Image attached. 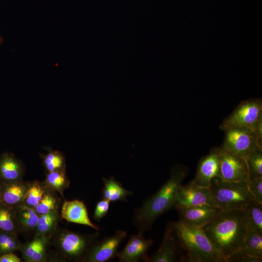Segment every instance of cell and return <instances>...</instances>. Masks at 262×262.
<instances>
[{"mask_svg":"<svg viewBox=\"0 0 262 262\" xmlns=\"http://www.w3.org/2000/svg\"><path fill=\"white\" fill-rule=\"evenodd\" d=\"M43 166L47 172L66 169L64 155L58 150H49L45 154H41Z\"/></svg>","mask_w":262,"mask_h":262,"instance_id":"484cf974","label":"cell"},{"mask_svg":"<svg viewBox=\"0 0 262 262\" xmlns=\"http://www.w3.org/2000/svg\"><path fill=\"white\" fill-rule=\"evenodd\" d=\"M46 190L42 182L37 180L29 181L22 203L34 209L43 198Z\"/></svg>","mask_w":262,"mask_h":262,"instance_id":"cb8c5ba5","label":"cell"},{"mask_svg":"<svg viewBox=\"0 0 262 262\" xmlns=\"http://www.w3.org/2000/svg\"><path fill=\"white\" fill-rule=\"evenodd\" d=\"M247 185L254 199L262 203V177L249 180Z\"/></svg>","mask_w":262,"mask_h":262,"instance_id":"4dcf8cb0","label":"cell"},{"mask_svg":"<svg viewBox=\"0 0 262 262\" xmlns=\"http://www.w3.org/2000/svg\"><path fill=\"white\" fill-rule=\"evenodd\" d=\"M203 205L215 206L211 187L200 186L193 180L180 186L174 205L177 210Z\"/></svg>","mask_w":262,"mask_h":262,"instance_id":"9c48e42d","label":"cell"},{"mask_svg":"<svg viewBox=\"0 0 262 262\" xmlns=\"http://www.w3.org/2000/svg\"><path fill=\"white\" fill-rule=\"evenodd\" d=\"M22 244L17 234L0 231V256L19 250Z\"/></svg>","mask_w":262,"mask_h":262,"instance_id":"83f0119b","label":"cell"},{"mask_svg":"<svg viewBox=\"0 0 262 262\" xmlns=\"http://www.w3.org/2000/svg\"><path fill=\"white\" fill-rule=\"evenodd\" d=\"M42 182L47 189L57 193L66 200L64 192L69 187L70 183L66 169L47 172Z\"/></svg>","mask_w":262,"mask_h":262,"instance_id":"ffe728a7","label":"cell"},{"mask_svg":"<svg viewBox=\"0 0 262 262\" xmlns=\"http://www.w3.org/2000/svg\"><path fill=\"white\" fill-rule=\"evenodd\" d=\"M15 213L19 232H34L39 215L34 209L21 203L15 207Z\"/></svg>","mask_w":262,"mask_h":262,"instance_id":"ac0fdd59","label":"cell"},{"mask_svg":"<svg viewBox=\"0 0 262 262\" xmlns=\"http://www.w3.org/2000/svg\"><path fill=\"white\" fill-rule=\"evenodd\" d=\"M99 236L98 232L85 234L66 229H57L50 241L63 259L83 262Z\"/></svg>","mask_w":262,"mask_h":262,"instance_id":"277c9868","label":"cell"},{"mask_svg":"<svg viewBox=\"0 0 262 262\" xmlns=\"http://www.w3.org/2000/svg\"><path fill=\"white\" fill-rule=\"evenodd\" d=\"M153 243V240L145 238L143 233L138 232V233L130 237L123 249L118 252L116 257L119 262L145 261Z\"/></svg>","mask_w":262,"mask_h":262,"instance_id":"4fadbf2b","label":"cell"},{"mask_svg":"<svg viewBox=\"0 0 262 262\" xmlns=\"http://www.w3.org/2000/svg\"><path fill=\"white\" fill-rule=\"evenodd\" d=\"M178 210L180 222L201 228L213 220L222 211L217 206L209 205L181 208Z\"/></svg>","mask_w":262,"mask_h":262,"instance_id":"7c38bea8","label":"cell"},{"mask_svg":"<svg viewBox=\"0 0 262 262\" xmlns=\"http://www.w3.org/2000/svg\"><path fill=\"white\" fill-rule=\"evenodd\" d=\"M1 204L0 198V205Z\"/></svg>","mask_w":262,"mask_h":262,"instance_id":"e575fe53","label":"cell"},{"mask_svg":"<svg viewBox=\"0 0 262 262\" xmlns=\"http://www.w3.org/2000/svg\"><path fill=\"white\" fill-rule=\"evenodd\" d=\"M60 217L69 222L90 227L98 230L100 228L93 223L89 218L84 203L80 200H64L61 210Z\"/></svg>","mask_w":262,"mask_h":262,"instance_id":"9a60e30c","label":"cell"},{"mask_svg":"<svg viewBox=\"0 0 262 262\" xmlns=\"http://www.w3.org/2000/svg\"><path fill=\"white\" fill-rule=\"evenodd\" d=\"M186 176L182 166L173 167L165 184L135 210L133 223L138 232L144 233L150 230L159 216L174 206L178 191Z\"/></svg>","mask_w":262,"mask_h":262,"instance_id":"7a4b0ae2","label":"cell"},{"mask_svg":"<svg viewBox=\"0 0 262 262\" xmlns=\"http://www.w3.org/2000/svg\"><path fill=\"white\" fill-rule=\"evenodd\" d=\"M25 167L23 163L13 153L0 155V182L9 183L23 180Z\"/></svg>","mask_w":262,"mask_h":262,"instance_id":"2e32d148","label":"cell"},{"mask_svg":"<svg viewBox=\"0 0 262 262\" xmlns=\"http://www.w3.org/2000/svg\"><path fill=\"white\" fill-rule=\"evenodd\" d=\"M2 41H3L2 38L0 36V44H1V43L2 42Z\"/></svg>","mask_w":262,"mask_h":262,"instance_id":"836d02e7","label":"cell"},{"mask_svg":"<svg viewBox=\"0 0 262 262\" xmlns=\"http://www.w3.org/2000/svg\"><path fill=\"white\" fill-rule=\"evenodd\" d=\"M29 181H21L0 183V198L1 204L15 207L22 203Z\"/></svg>","mask_w":262,"mask_h":262,"instance_id":"e0dca14e","label":"cell"},{"mask_svg":"<svg viewBox=\"0 0 262 262\" xmlns=\"http://www.w3.org/2000/svg\"><path fill=\"white\" fill-rule=\"evenodd\" d=\"M262 121V100L255 98L242 101L225 118L219 126L221 130L235 128H246L254 130Z\"/></svg>","mask_w":262,"mask_h":262,"instance_id":"8992f818","label":"cell"},{"mask_svg":"<svg viewBox=\"0 0 262 262\" xmlns=\"http://www.w3.org/2000/svg\"><path fill=\"white\" fill-rule=\"evenodd\" d=\"M49 237L34 235L31 241L22 244L19 251L21 252L24 261L30 262L42 243ZM50 238V237H49Z\"/></svg>","mask_w":262,"mask_h":262,"instance_id":"f546056e","label":"cell"},{"mask_svg":"<svg viewBox=\"0 0 262 262\" xmlns=\"http://www.w3.org/2000/svg\"><path fill=\"white\" fill-rule=\"evenodd\" d=\"M202 229L228 262L242 247L247 231L242 210L222 211Z\"/></svg>","mask_w":262,"mask_h":262,"instance_id":"6da1fadb","label":"cell"},{"mask_svg":"<svg viewBox=\"0 0 262 262\" xmlns=\"http://www.w3.org/2000/svg\"><path fill=\"white\" fill-rule=\"evenodd\" d=\"M0 231L16 234L19 233L15 216V207L3 204L0 205Z\"/></svg>","mask_w":262,"mask_h":262,"instance_id":"d4e9b609","label":"cell"},{"mask_svg":"<svg viewBox=\"0 0 262 262\" xmlns=\"http://www.w3.org/2000/svg\"></svg>","mask_w":262,"mask_h":262,"instance_id":"d590c367","label":"cell"},{"mask_svg":"<svg viewBox=\"0 0 262 262\" xmlns=\"http://www.w3.org/2000/svg\"><path fill=\"white\" fill-rule=\"evenodd\" d=\"M218 180L247 181L249 180L246 159L220 147Z\"/></svg>","mask_w":262,"mask_h":262,"instance_id":"ba28073f","label":"cell"},{"mask_svg":"<svg viewBox=\"0 0 262 262\" xmlns=\"http://www.w3.org/2000/svg\"><path fill=\"white\" fill-rule=\"evenodd\" d=\"M238 255L262 259V233L254 230H247L242 247L234 256Z\"/></svg>","mask_w":262,"mask_h":262,"instance_id":"7402d4cb","label":"cell"},{"mask_svg":"<svg viewBox=\"0 0 262 262\" xmlns=\"http://www.w3.org/2000/svg\"><path fill=\"white\" fill-rule=\"evenodd\" d=\"M127 232L117 230L110 236L98 240L92 246L83 262H106L116 257L121 243L127 237Z\"/></svg>","mask_w":262,"mask_h":262,"instance_id":"30bf717a","label":"cell"},{"mask_svg":"<svg viewBox=\"0 0 262 262\" xmlns=\"http://www.w3.org/2000/svg\"><path fill=\"white\" fill-rule=\"evenodd\" d=\"M211 186L215 205L222 211H243L254 199L247 181H227L215 179Z\"/></svg>","mask_w":262,"mask_h":262,"instance_id":"5b68a950","label":"cell"},{"mask_svg":"<svg viewBox=\"0 0 262 262\" xmlns=\"http://www.w3.org/2000/svg\"><path fill=\"white\" fill-rule=\"evenodd\" d=\"M110 203V201L103 198L97 202L93 215V218L96 221L99 222L107 215Z\"/></svg>","mask_w":262,"mask_h":262,"instance_id":"1f68e13d","label":"cell"},{"mask_svg":"<svg viewBox=\"0 0 262 262\" xmlns=\"http://www.w3.org/2000/svg\"><path fill=\"white\" fill-rule=\"evenodd\" d=\"M59 209L39 215L37 224L34 230V235L51 238L57 230L60 218Z\"/></svg>","mask_w":262,"mask_h":262,"instance_id":"44dd1931","label":"cell"},{"mask_svg":"<svg viewBox=\"0 0 262 262\" xmlns=\"http://www.w3.org/2000/svg\"><path fill=\"white\" fill-rule=\"evenodd\" d=\"M58 193L47 189L43 198L34 208L39 214H44L52 211L60 209L61 198Z\"/></svg>","mask_w":262,"mask_h":262,"instance_id":"4316f807","label":"cell"},{"mask_svg":"<svg viewBox=\"0 0 262 262\" xmlns=\"http://www.w3.org/2000/svg\"><path fill=\"white\" fill-rule=\"evenodd\" d=\"M102 180L104 184L102 198L110 202L127 201V196L133 194L132 191L125 189L114 177L109 179L103 178Z\"/></svg>","mask_w":262,"mask_h":262,"instance_id":"d6986e66","label":"cell"},{"mask_svg":"<svg viewBox=\"0 0 262 262\" xmlns=\"http://www.w3.org/2000/svg\"><path fill=\"white\" fill-rule=\"evenodd\" d=\"M219 157L220 147L212 148L200 160L193 180L200 186L211 187L213 181L218 177Z\"/></svg>","mask_w":262,"mask_h":262,"instance_id":"8fae6325","label":"cell"},{"mask_svg":"<svg viewBox=\"0 0 262 262\" xmlns=\"http://www.w3.org/2000/svg\"><path fill=\"white\" fill-rule=\"evenodd\" d=\"M170 223L180 247L186 252L188 261L228 262L202 228L189 226L180 221Z\"/></svg>","mask_w":262,"mask_h":262,"instance_id":"3957f363","label":"cell"},{"mask_svg":"<svg viewBox=\"0 0 262 262\" xmlns=\"http://www.w3.org/2000/svg\"><path fill=\"white\" fill-rule=\"evenodd\" d=\"M243 211L247 230L262 233V203L252 199Z\"/></svg>","mask_w":262,"mask_h":262,"instance_id":"603a6c76","label":"cell"},{"mask_svg":"<svg viewBox=\"0 0 262 262\" xmlns=\"http://www.w3.org/2000/svg\"><path fill=\"white\" fill-rule=\"evenodd\" d=\"M180 247L175 232L169 223L167 225L162 244L158 250L147 258L146 262H174L179 260Z\"/></svg>","mask_w":262,"mask_h":262,"instance_id":"5bb4252c","label":"cell"},{"mask_svg":"<svg viewBox=\"0 0 262 262\" xmlns=\"http://www.w3.org/2000/svg\"><path fill=\"white\" fill-rule=\"evenodd\" d=\"M221 147L245 159L258 148L259 144L255 131L246 128H235L225 130Z\"/></svg>","mask_w":262,"mask_h":262,"instance_id":"52a82bcc","label":"cell"},{"mask_svg":"<svg viewBox=\"0 0 262 262\" xmlns=\"http://www.w3.org/2000/svg\"><path fill=\"white\" fill-rule=\"evenodd\" d=\"M249 180L262 177V148H258L246 159Z\"/></svg>","mask_w":262,"mask_h":262,"instance_id":"f1b7e54d","label":"cell"},{"mask_svg":"<svg viewBox=\"0 0 262 262\" xmlns=\"http://www.w3.org/2000/svg\"><path fill=\"white\" fill-rule=\"evenodd\" d=\"M21 259L13 252L2 254L0 256V262H20Z\"/></svg>","mask_w":262,"mask_h":262,"instance_id":"d6a6232c","label":"cell"}]
</instances>
